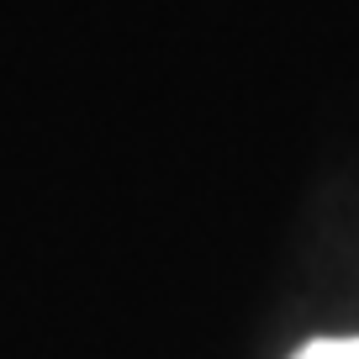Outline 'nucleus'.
<instances>
[{
	"label": "nucleus",
	"mask_w": 359,
	"mask_h": 359,
	"mask_svg": "<svg viewBox=\"0 0 359 359\" xmlns=\"http://www.w3.org/2000/svg\"><path fill=\"white\" fill-rule=\"evenodd\" d=\"M291 359H359V338H317Z\"/></svg>",
	"instance_id": "obj_1"
}]
</instances>
